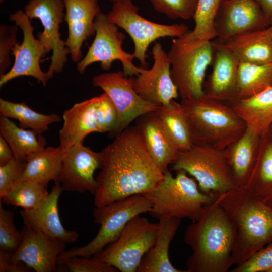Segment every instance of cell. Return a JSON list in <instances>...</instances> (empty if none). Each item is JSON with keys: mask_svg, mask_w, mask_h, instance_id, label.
Wrapping results in <instances>:
<instances>
[{"mask_svg": "<svg viewBox=\"0 0 272 272\" xmlns=\"http://www.w3.org/2000/svg\"><path fill=\"white\" fill-rule=\"evenodd\" d=\"M212 45L231 52L240 62L263 64L272 62V26L244 32L228 38H216Z\"/></svg>", "mask_w": 272, "mask_h": 272, "instance_id": "cell-21", "label": "cell"}, {"mask_svg": "<svg viewBox=\"0 0 272 272\" xmlns=\"http://www.w3.org/2000/svg\"><path fill=\"white\" fill-rule=\"evenodd\" d=\"M95 115L99 132H108L110 135L118 124V114L115 105L105 92L98 96Z\"/></svg>", "mask_w": 272, "mask_h": 272, "instance_id": "cell-37", "label": "cell"}, {"mask_svg": "<svg viewBox=\"0 0 272 272\" xmlns=\"http://www.w3.org/2000/svg\"><path fill=\"white\" fill-rule=\"evenodd\" d=\"M243 186L272 208V141L263 144L260 138L254 165Z\"/></svg>", "mask_w": 272, "mask_h": 272, "instance_id": "cell-29", "label": "cell"}, {"mask_svg": "<svg viewBox=\"0 0 272 272\" xmlns=\"http://www.w3.org/2000/svg\"><path fill=\"white\" fill-rule=\"evenodd\" d=\"M9 20L21 29L23 39L21 44L18 42L12 48L11 54L14 56L15 61L10 70L0 77V87L21 76L32 77L38 83L46 86L49 80L46 72L40 67V60L47 53L39 40L34 36L35 27L31 20L21 10L10 14Z\"/></svg>", "mask_w": 272, "mask_h": 272, "instance_id": "cell-14", "label": "cell"}, {"mask_svg": "<svg viewBox=\"0 0 272 272\" xmlns=\"http://www.w3.org/2000/svg\"><path fill=\"white\" fill-rule=\"evenodd\" d=\"M272 266V244L255 253L231 272H267Z\"/></svg>", "mask_w": 272, "mask_h": 272, "instance_id": "cell-42", "label": "cell"}, {"mask_svg": "<svg viewBox=\"0 0 272 272\" xmlns=\"http://www.w3.org/2000/svg\"><path fill=\"white\" fill-rule=\"evenodd\" d=\"M222 1L197 0L192 18L194 28L182 36L186 40L197 41H211L216 38L215 22Z\"/></svg>", "mask_w": 272, "mask_h": 272, "instance_id": "cell-34", "label": "cell"}, {"mask_svg": "<svg viewBox=\"0 0 272 272\" xmlns=\"http://www.w3.org/2000/svg\"><path fill=\"white\" fill-rule=\"evenodd\" d=\"M271 86L272 62L263 64L239 63L235 101L254 96Z\"/></svg>", "mask_w": 272, "mask_h": 272, "instance_id": "cell-32", "label": "cell"}, {"mask_svg": "<svg viewBox=\"0 0 272 272\" xmlns=\"http://www.w3.org/2000/svg\"><path fill=\"white\" fill-rule=\"evenodd\" d=\"M57 267L71 272H117L115 267L93 258L72 257L57 260Z\"/></svg>", "mask_w": 272, "mask_h": 272, "instance_id": "cell-39", "label": "cell"}, {"mask_svg": "<svg viewBox=\"0 0 272 272\" xmlns=\"http://www.w3.org/2000/svg\"><path fill=\"white\" fill-rule=\"evenodd\" d=\"M152 203L145 194H138L111 203L96 207L94 222L100 225L93 240L82 247L65 250L58 260L79 256L90 258L114 242L127 223L134 217L149 212Z\"/></svg>", "mask_w": 272, "mask_h": 272, "instance_id": "cell-7", "label": "cell"}, {"mask_svg": "<svg viewBox=\"0 0 272 272\" xmlns=\"http://www.w3.org/2000/svg\"><path fill=\"white\" fill-rule=\"evenodd\" d=\"M184 239L192 250L186 261L187 272H227L234 265V229L216 199L187 227Z\"/></svg>", "mask_w": 272, "mask_h": 272, "instance_id": "cell-2", "label": "cell"}, {"mask_svg": "<svg viewBox=\"0 0 272 272\" xmlns=\"http://www.w3.org/2000/svg\"><path fill=\"white\" fill-rule=\"evenodd\" d=\"M13 253L0 250V272H28L31 268L22 262H14Z\"/></svg>", "mask_w": 272, "mask_h": 272, "instance_id": "cell-43", "label": "cell"}, {"mask_svg": "<svg viewBox=\"0 0 272 272\" xmlns=\"http://www.w3.org/2000/svg\"><path fill=\"white\" fill-rule=\"evenodd\" d=\"M148 152L157 167L164 174L176 159L179 151L169 137L155 111L138 118Z\"/></svg>", "mask_w": 272, "mask_h": 272, "instance_id": "cell-24", "label": "cell"}, {"mask_svg": "<svg viewBox=\"0 0 272 272\" xmlns=\"http://www.w3.org/2000/svg\"><path fill=\"white\" fill-rule=\"evenodd\" d=\"M24 12L31 20L38 19L43 27V31L37 34V39L47 54L52 51L51 63L46 72L49 80L55 73L62 71L70 54L59 32L60 25L64 21V1L30 0L25 6Z\"/></svg>", "mask_w": 272, "mask_h": 272, "instance_id": "cell-12", "label": "cell"}, {"mask_svg": "<svg viewBox=\"0 0 272 272\" xmlns=\"http://www.w3.org/2000/svg\"><path fill=\"white\" fill-rule=\"evenodd\" d=\"M138 10L133 4L114 3L107 17L130 36L134 44L133 54L146 68V52L152 42L166 37H180L189 30L183 23L166 25L150 21L140 15Z\"/></svg>", "mask_w": 272, "mask_h": 272, "instance_id": "cell-10", "label": "cell"}, {"mask_svg": "<svg viewBox=\"0 0 272 272\" xmlns=\"http://www.w3.org/2000/svg\"><path fill=\"white\" fill-rule=\"evenodd\" d=\"M270 21L256 0H222L215 22L216 38H228L249 30L264 28Z\"/></svg>", "mask_w": 272, "mask_h": 272, "instance_id": "cell-18", "label": "cell"}, {"mask_svg": "<svg viewBox=\"0 0 272 272\" xmlns=\"http://www.w3.org/2000/svg\"><path fill=\"white\" fill-rule=\"evenodd\" d=\"M234 229V265H239L272 241V208L243 186L217 196Z\"/></svg>", "mask_w": 272, "mask_h": 272, "instance_id": "cell-3", "label": "cell"}, {"mask_svg": "<svg viewBox=\"0 0 272 272\" xmlns=\"http://www.w3.org/2000/svg\"><path fill=\"white\" fill-rule=\"evenodd\" d=\"M155 112L179 152L188 150L193 146L186 117L180 102L173 100L168 104L160 106Z\"/></svg>", "mask_w": 272, "mask_h": 272, "instance_id": "cell-31", "label": "cell"}, {"mask_svg": "<svg viewBox=\"0 0 272 272\" xmlns=\"http://www.w3.org/2000/svg\"><path fill=\"white\" fill-rule=\"evenodd\" d=\"M247 127L259 135L272 124V86L251 97L229 104Z\"/></svg>", "mask_w": 272, "mask_h": 272, "instance_id": "cell-27", "label": "cell"}, {"mask_svg": "<svg viewBox=\"0 0 272 272\" xmlns=\"http://www.w3.org/2000/svg\"><path fill=\"white\" fill-rule=\"evenodd\" d=\"M113 2V3H120L126 5H132L133 4L132 3V0H110Z\"/></svg>", "mask_w": 272, "mask_h": 272, "instance_id": "cell-46", "label": "cell"}, {"mask_svg": "<svg viewBox=\"0 0 272 272\" xmlns=\"http://www.w3.org/2000/svg\"><path fill=\"white\" fill-rule=\"evenodd\" d=\"M212 46L214 48L212 69L203 84V95L229 104L236 100L240 62L229 50Z\"/></svg>", "mask_w": 272, "mask_h": 272, "instance_id": "cell-22", "label": "cell"}, {"mask_svg": "<svg viewBox=\"0 0 272 272\" xmlns=\"http://www.w3.org/2000/svg\"><path fill=\"white\" fill-rule=\"evenodd\" d=\"M98 96L76 103L63 114V124L59 131L60 146L63 151L83 143L85 137L99 132L95 109Z\"/></svg>", "mask_w": 272, "mask_h": 272, "instance_id": "cell-23", "label": "cell"}, {"mask_svg": "<svg viewBox=\"0 0 272 272\" xmlns=\"http://www.w3.org/2000/svg\"><path fill=\"white\" fill-rule=\"evenodd\" d=\"M26 160L14 158L0 166V199L10 192L18 182L24 171Z\"/></svg>", "mask_w": 272, "mask_h": 272, "instance_id": "cell-40", "label": "cell"}, {"mask_svg": "<svg viewBox=\"0 0 272 272\" xmlns=\"http://www.w3.org/2000/svg\"><path fill=\"white\" fill-rule=\"evenodd\" d=\"M19 27L17 25H0V77L4 75L10 67L11 61L10 51L17 41V32Z\"/></svg>", "mask_w": 272, "mask_h": 272, "instance_id": "cell-41", "label": "cell"}, {"mask_svg": "<svg viewBox=\"0 0 272 272\" xmlns=\"http://www.w3.org/2000/svg\"><path fill=\"white\" fill-rule=\"evenodd\" d=\"M63 154L60 146H48L30 154L26 158L24 171L18 183L28 181L47 186L50 181L55 182L60 173Z\"/></svg>", "mask_w": 272, "mask_h": 272, "instance_id": "cell-28", "label": "cell"}, {"mask_svg": "<svg viewBox=\"0 0 272 272\" xmlns=\"http://www.w3.org/2000/svg\"><path fill=\"white\" fill-rule=\"evenodd\" d=\"M260 135L246 128L242 136L225 150L234 180L244 186L250 176L258 153Z\"/></svg>", "mask_w": 272, "mask_h": 272, "instance_id": "cell-26", "label": "cell"}, {"mask_svg": "<svg viewBox=\"0 0 272 272\" xmlns=\"http://www.w3.org/2000/svg\"><path fill=\"white\" fill-rule=\"evenodd\" d=\"M193 145L225 150L247 128L245 122L228 103L204 95L180 102Z\"/></svg>", "mask_w": 272, "mask_h": 272, "instance_id": "cell-4", "label": "cell"}, {"mask_svg": "<svg viewBox=\"0 0 272 272\" xmlns=\"http://www.w3.org/2000/svg\"><path fill=\"white\" fill-rule=\"evenodd\" d=\"M61 169L57 179L63 191L94 195L97 187L94 173L102 167L100 152H96L80 143L63 151Z\"/></svg>", "mask_w": 272, "mask_h": 272, "instance_id": "cell-15", "label": "cell"}, {"mask_svg": "<svg viewBox=\"0 0 272 272\" xmlns=\"http://www.w3.org/2000/svg\"><path fill=\"white\" fill-rule=\"evenodd\" d=\"M4 0H0V3L1 4L2 3H3L4 2Z\"/></svg>", "mask_w": 272, "mask_h": 272, "instance_id": "cell-49", "label": "cell"}, {"mask_svg": "<svg viewBox=\"0 0 272 272\" xmlns=\"http://www.w3.org/2000/svg\"><path fill=\"white\" fill-rule=\"evenodd\" d=\"M256 1L264 15L269 19L272 14V0H256Z\"/></svg>", "mask_w": 272, "mask_h": 272, "instance_id": "cell-45", "label": "cell"}, {"mask_svg": "<svg viewBox=\"0 0 272 272\" xmlns=\"http://www.w3.org/2000/svg\"><path fill=\"white\" fill-rule=\"evenodd\" d=\"M158 223L138 215L126 225L118 238L93 256L121 272H137L140 264L154 244Z\"/></svg>", "mask_w": 272, "mask_h": 272, "instance_id": "cell-9", "label": "cell"}, {"mask_svg": "<svg viewBox=\"0 0 272 272\" xmlns=\"http://www.w3.org/2000/svg\"><path fill=\"white\" fill-rule=\"evenodd\" d=\"M101 171L96 178V207L152 192L164 174L149 155L137 125L128 127L100 152Z\"/></svg>", "mask_w": 272, "mask_h": 272, "instance_id": "cell-1", "label": "cell"}, {"mask_svg": "<svg viewBox=\"0 0 272 272\" xmlns=\"http://www.w3.org/2000/svg\"><path fill=\"white\" fill-rule=\"evenodd\" d=\"M13 152L6 140L0 135V166L3 165L14 158Z\"/></svg>", "mask_w": 272, "mask_h": 272, "instance_id": "cell-44", "label": "cell"}, {"mask_svg": "<svg viewBox=\"0 0 272 272\" xmlns=\"http://www.w3.org/2000/svg\"><path fill=\"white\" fill-rule=\"evenodd\" d=\"M177 171L174 177L167 171L159 186L145 194L152 203L149 213L158 219L187 218L196 221L204 207L215 200L218 195L203 193L194 178L188 176L184 170Z\"/></svg>", "mask_w": 272, "mask_h": 272, "instance_id": "cell-5", "label": "cell"}, {"mask_svg": "<svg viewBox=\"0 0 272 272\" xmlns=\"http://www.w3.org/2000/svg\"><path fill=\"white\" fill-rule=\"evenodd\" d=\"M48 194L47 186L33 181H22L16 184L1 200L6 205L32 210L38 207Z\"/></svg>", "mask_w": 272, "mask_h": 272, "instance_id": "cell-35", "label": "cell"}, {"mask_svg": "<svg viewBox=\"0 0 272 272\" xmlns=\"http://www.w3.org/2000/svg\"><path fill=\"white\" fill-rule=\"evenodd\" d=\"M269 20H270V22L271 23V26H272V14L270 16V18H269Z\"/></svg>", "mask_w": 272, "mask_h": 272, "instance_id": "cell-47", "label": "cell"}, {"mask_svg": "<svg viewBox=\"0 0 272 272\" xmlns=\"http://www.w3.org/2000/svg\"><path fill=\"white\" fill-rule=\"evenodd\" d=\"M0 114L2 116L17 120L21 127L41 134L48 129L49 125L61 120L56 114H41L23 102H12L3 98H0Z\"/></svg>", "mask_w": 272, "mask_h": 272, "instance_id": "cell-33", "label": "cell"}, {"mask_svg": "<svg viewBox=\"0 0 272 272\" xmlns=\"http://www.w3.org/2000/svg\"><path fill=\"white\" fill-rule=\"evenodd\" d=\"M51 191L37 208L22 210L20 214L25 225L45 235L65 243L76 242L79 234L66 229L60 219L58 202L63 191L60 183L55 182Z\"/></svg>", "mask_w": 272, "mask_h": 272, "instance_id": "cell-20", "label": "cell"}, {"mask_svg": "<svg viewBox=\"0 0 272 272\" xmlns=\"http://www.w3.org/2000/svg\"><path fill=\"white\" fill-rule=\"evenodd\" d=\"M64 21L68 27L65 41L71 59L78 63L82 59L81 47L84 41L95 34L94 21L101 12L98 0H63Z\"/></svg>", "mask_w": 272, "mask_h": 272, "instance_id": "cell-19", "label": "cell"}, {"mask_svg": "<svg viewBox=\"0 0 272 272\" xmlns=\"http://www.w3.org/2000/svg\"><path fill=\"white\" fill-rule=\"evenodd\" d=\"M13 212L4 209L0 202V250L14 253L19 247L22 234L14 223Z\"/></svg>", "mask_w": 272, "mask_h": 272, "instance_id": "cell-36", "label": "cell"}, {"mask_svg": "<svg viewBox=\"0 0 272 272\" xmlns=\"http://www.w3.org/2000/svg\"><path fill=\"white\" fill-rule=\"evenodd\" d=\"M152 54V66L148 70L142 67L137 77L133 78V88L146 101L158 106L167 105L179 96L171 76L170 61L159 43H155Z\"/></svg>", "mask_w": 272, "mask_h": 272, "instance_id": "cell-16", "label": "cell"}, {"mask_svg": "<svg viewBox=\"0 0 272 272\" xmlns=\"http://www.w3.org/2000/svg\"><path fill=\"white\" fill-rule=\"evenodd\" d=\"M213 54L211 41H190L182 36L173 39L167 55L171 76L181 99L203 95L206 72Z\"/></svg>", "mask_w": 272, "mask_h": 272, "instance_id": "cell-6", "label": "cell"}, {"mask_svg": "<svg viewBox=\"0 0 272 272\" xmlns=\"http://www.w3.org/2000/svg\"><path fill=\"white\" fill-rule=\"evenodd\" d=\"M133 78H128L123 71H118L95 75L92 78L93 86L100 88L109 96L118 112V124L109 135L110 138H115L134 120L156 111L160 106L140 96L133 88Z\"/></svg>", "mask_w": 272, "mask_h": 272, "instance_id": "cell-13", "label": "cell"}, {"mask_svg": "<svg viewBox=\"0 0 272 272\" xmlns=\"http://www.w3.org/2000/svg\"><path fill=\"white\" fill-rule=\"evenodd\" d=\"M172 169L184 170L197 182L204 193L217 195L233 189L236 184L224 150L193 145L179 152Z\"/></svg>", "mask_w": 272, "mask_h": 272, "instance_id": "cell-8", "label": "cell"}, {"mask_svg": "<svg viewBox=\"0 0 272 272\" xmlns=\"http://www.w3.org/2000/svg\"><path fill=\"white\" fill-rule=\"evenodd\" d=\"M153 246L144 256L137 272H186L172 264L169 257L170 243L181 223V219L161 218Z\"/></svg>", "mask_w": 272, "mask_h": 272, "instance_id": "cell-25", "label": "cell"}, {"mask_svg": "<svg viewBox=\"0 0 272 272\" xmlns=\"http://www.w3.org/2000/svg\"><path fill=\"white\" fill-rule=\"evenodd\" d=\"M154 9L172 20L193 18L197 0H149Z\"/></svg>", "mask_w": 272, "mask_h": 272, "instance_id": "cell-38", "label": "cell"}, {"mask_svg": "<svg viewBox=\"0 0 272 272\" xmlns=\"http://www.w3.org/2000/svg\"><path fill=\"white\" fill-rule=\"evenodd\" d=\"M21 232L22 240L12 261L22 262L36 272L56 271L58 257L65 251L66 243L26 225Z\"/></svg>", "mask_w": 272, "mask_h": 272, "instance_id": "cell-17", "label": "cell"}, {"mask_svg": "<svg viewBox=\"0 0 272 272\" xmlns=\"http://www.w3.org/2000/svg\"><path fill=\"white\" fill-rule=\"evenodd\" d=\"M0 133L10 146L14 157L19 159L26 160L28 155L46 147V140L41 134L19 127L9 118L2 116Z\"/></svg>", "mask_w": 272, "mask_h": 272, "instance_id": "cell-30", "label": "cell"}, {"mask_svg": "<svg viewBox=\"0 0 272 272\" xmlns=\"http://www.w3.org/2000/svg\"><path fill=\"white\" fill-rule=\"evenodd\" d=\"M95 38L85 56L77 64L78 72L83 74L91 64L100 62L104 71H109L115 60L121 62L123 72L127 76H137L142 67L133 63V53L122 49L125 35L119 30V27L108 21L107 14L99 13L94 21Z\"/></svg>", "mask_w": 272, "mask_h": 272, "instance_id": "cell-11", "label": "cell"}, {"mask_svg": "<svg viewBox=\"0 0 272 272\" xmlns=\"http://www.w3.org/2000/svg\"><path fill=\"white\" fill-rule=\"evenodd\" d=\"M267 272H272V266L267 271Z\"/></svg>", "mask_w": 272, "mask_h": 272, "instance_id": "cell-48", "label": "cell"}]
</instances>
